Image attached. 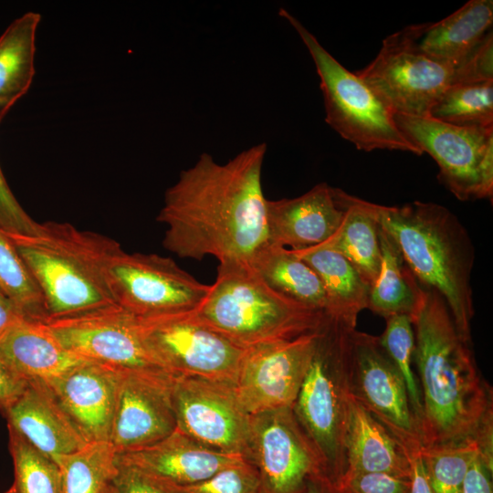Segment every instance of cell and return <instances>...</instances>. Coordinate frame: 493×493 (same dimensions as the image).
<instances>
[{"label":"cell","instance_id":"obj_1","mask_svg":"<svg viewBox=\"0 0 493 493\" xmlns=\"http://www.w3.org/2000/svg\"><path fill=\"white\" fill-rule=\"evenodd\" d=\"M265 142L226 163L206 152L181 171L164 194L157 221L165 225L163 246L179 257L248 263L267 243V200L262 185Z\"/></svg>","mask_w":493,"mask_h":493},{"label":"cell","instance_id":"obj_2","mask_svg":"<svg viewBox=\"0 0 493 493\" xmlns=\"http://www.w3.org/2000/svg\"><path fill=\"white\" fill-rule=\"evenodd\" d=\"M424 288L421 304L411 320L422 402L421 446L474 440L484 459L493 465L492 389L445 299L435 290Z\"/></svg>","mask_w":493,"mask_h":493},{"label":"cell","instance_id":"obj_3","mask_svg":"<svg viewBox=\"0 0 493 493\" xmlns=\"http://www.w3.org/2000/svg\"><path fill=\"white\" fill-rule=\"evenodd\" d=\"M364 205L397 244L418 282L442 296L457 330L470 342L475 249L459 219L435 203L389 206L364 201Z\"/></svg>","mask_w":493,"mask_h":493},{"label":"cell","instance_id":"obj_4","mask_svg":"<svg viewBox=\"0 0 493 493\" xmlns=\"http://www.w3.org/2000/svg\"><path fill=\"white\" fill-rule=\"evenodd\" d=\"M37 285L47 321L117 306L109 266L121 249L114 239L71 224L37 223L29 234H6Z\"/></svg>","mask_w":493,"mask_h":493},{"label":"cell","instance_id":"obj_5","mask_svg":"<svg viewBox=\"0 0 493 493\" xmlns=\"http://www.w3.org/2000/svg\"><path fill=\"white\" fill-rule=\"evenodd\" d=\"M356 323L324 313L314 352L292 407L336 484L346 469V436L351 413L350 372Z\"/></svg>","mask_w":493,"mask_h":493},{"label":"cell","instance_id":"obj_6","mask_svg":"<svg viewBox=\"0 0 493 493\" xmlns=\"http://www.w3.org/2000/svg\"><path fill=\"white\" fill-rule=\"evenodd\" d=\"M194 314L245 349L314 331L324 318L276 292L239 261L219 262L215 281Z\"/></svg>","mask_w":493,"mask_h":493},{"label":"cell","instance_id":"obj_7","mask_svg":"<svg viewBox=\"0 0 493 493\" xmlns=\"http://www.w3.org/2000/svg\"><path fill=\"white\" fill-rule=\"evenodd\" d=\"M278 15L299 36L315 65L322 92L325 121L361 151L397 150L422 155L395 123L393 113L354 72L332 57L287 9Z\"/></svg>","mask_w":493,"mask_h":493},{"label":"cell","instance_id":"obj_8","mask_svg":"<svg viewBox=\"0 0 493 493\" xmlns=\"http://www.w3.org/2000/svg\"><path fill=\"white\" fill-rule=\"evenodd\" d=\"M135 320L146 351L167 372L235 384L246 349L203 323L194 311Z\"/></svg>","mask_w":493,"mask_h":493},{"label":"cell","instance_id":"obj_9","mask_svg":"<svg viewBox=\"0 0 493 493\" xmlns=\"http://www.w3.org/2000/svg\"><path fill=\"white\" fill-rule=\"evenodd\" d=\"M415 39V25L388 36L376 58L354 74L393 114L428 117L451 86L454 67L429 58Z\"/></svg>","mask_w":493,"mask_h":493},{"label":"cell","instance_id":"obj_10","mask_svg":"<svg viewBox=\"0 0 493 493\" xmlns=\"http://www.w3.org/2000/svg\"><path fill=\"white\" fill-rule=\"evenodd\" d=\"M405 137L437 163L439 182L460 201L492 198L493 127H458L393 114Z\"/></svg>","mask_w":493,"mask_h":493},{"label":"cell","instance_id":"obj_11","mask_svg":"<svg viewBox=\"0 0 493 493\" xmlns=\"http://www.w3.org/2000/svg\"><path fill=\"white\" fill-rule=\"evenodd\" d=\"M108 283L115 304L136 318L194 311L210 288L171 257L122 248L109 266Z\"/></svg>","mask_w":493,"mask_h":493},{"label":"cell","instance_id":"obj_12","mask_svg":"<svg viewBox=\"0 0 493 493\" xmlns=\"http://www.w3.org/2000/svg\"><path fill=\"white\" fill-rule=\"evenodd\" d=\"M171 397L177 429L216 451L248 455L250 416L235 384L194 376H174Z\"/></svg>","mask_w":493,"mask_h":493},{"label":"cell","instance_id":"obj_13","mask_svg":"<svg viewBox=\"0 0 493 493\" xmlns=\"http://www.w3.org/2000/svg\"><path fill=\"white\" fill-rule=\"evenodd\" d=\"M246 459L257 469L261 493H299L313 477L327 476L292 408L251 414Z\"/></svg>","mask_w":493,"mask_h":493},{"label":"cell","instance_id":"obj_14","mask_svg":"<svg viewBox=\"0 0 493 493\" xmlns=\"http://www.w3.org/2000/svg\"><path fill=\"white\" fill-rule=\"evenodd\" d=\"M317 330L246 349L235 391L249 414L293 407L314 352Z\"/></svg>","mask_w":493,"mask_h":493},{"label":"cell","instance_id":"obj_15","mask_svg":"<svg viewBox=\"0 0 493 493\" xmlns=\"http://www.w3.org/2000/svg\"><path fill=\"white\" fill-rule=\"evenodd\" d=\"M350 388L352 397L386 427L406 453L421 447L405 383L379 337L355 330Z\"/></svg>","mask_w":493,"mask_h":493},{"label":"cell","instance_id":"obj_16","mask_svg":"<svg viewBox=\"0 0 493 493\" xmlns=\"http://www.w3.org/2000/svg\"><path fill=\"white\" fill-rule=\"evenodd\" d=\"M46 323L65 348L85 361L119 371L169 373L146 351L135 317L118 306Z\"/></svg>","mask_w":493,"mask_h":493},{"label":"cell","instance_id":"obj_17","mask_svg":"<svg viewBox=\"0 0 493 493\" xmlns=\"http://www.w3.org/2000/svg\"><path fill=\"white\" fill-rule=\"evenodd\" d=\"M173 377L120 371L109 439L118 454L151 446L177 429L171 397Z\"/></svg>","mask_w":493,"mask_h":493},{"label":"cell","instance_id":"obj_18","mask_svg":"<svg viewBox=\"0 0 493 493\" xmlns=\"http://www.w3.org/2000/svg\"><path fill=\"white\" fill-rule=\"evenodd\" d=\"M340 190L320 183L298 197L267 200V243L300 250L327 241L345 214Z\"/></svg>","mask_w":493,"mask_h":493},{"label":"cell","instance_id":"obj_19","mask_svg":"<svg viewBox=\"0 0 493 493\" xmlns=\"http://www.w3.org/2000/svg\"><path fill=\"white\" fill-rule=\"evenodd\" d=\"M120 371L83 361L46 383L88 443L109 442Z\"/></svg>","mask_w":493,"mask_h":493},{"label":"cell","instance_id":"obj_20","mask_svg":"<svg viewBox=\"0 0 493 493\" xmlns=\"http://www.w3.org/2000/svg\"><path fill=\"white\" fill-rule=\"evenodd\" d=\"M3 413L8 427L54 460L88 444L44 383L27 382Z\"/></svg>","mask_w":493,"mask_h":493},{"label":"cell","instance_id":"obj_21","mask_svg":"<svg viewBox=\"0 0 493 493\" xmlns=\"http://www.w3.org/2000/svg\"><path fill=\"white\" fill-rule=\"evenodd\" d=\"M118 456L123 461L178 487L201 482L243 457L209 448L178 429L151 446Z\"/></svg>","mask_w":493,"mask_h":493},{"label":"cell","instance_id":"obj_22","mask_svg":"<svg viewBox=\"0 0 493 493\" xmlns=\"http://www.w3.org/2000/svg\"><path fill=\"white\" fill-rule=\"evenodd\" d=\"M0 361L26 382L48 383L85 360L65 348L46 322L24 319L0 338Z\"/></svg>","mask_w":493,"mask_h":493},{"label":"cell","instance_id":"obj_23","mask_svg":"<svg viewBox=\"0 0 493 493\" xmlns=\"http://www.w3.org/2000/svg\"><path fill=\"white\" fill-rule=\"evenodd\" d=\"M492 0H470L436 23L415 25L418 48L440 63L456 67L491 30Z\"/></svg>","mask_w":493,"mask_h":493},{"label":"cell","instance_id":"obj_24","mask_svg":"<svg viewBox=\"0 0 493 493\" xmlns=\"http://www.w3.org/2000/svg\"><path fill=\"white\" fill-rule=\"evenodd\" d=\"M345 472H384L404 477L411 473L410 460L402 445L352 395Z\"/></svg>","mask_w":493,"mask_h":493},{"label":"cell","instance_id":"obj_25","mask_svg":"<svg viewBox=\"0 0 493 493\" xmlns=\"http://www.w3.org/2000/svg\"><path fill=\"white\" fill-rule=\"evenodd\" d=\"M248 264L276 292L311 309L326 311L327 299L321 280L292 249L267 243Z\"/></svg>","mask_w":493,"mask_h":493},{"label":"cell","instance_id":"obj_26","mask_svg":"<svg viewBox=\"0 0 493 493\" xmlns=\"http://www.w3.org/2000/svg\"><path fill=\"white\" fill-rule=\"evenodd\" d=\"M40 20L38 13L26 12L0 36V123L32 84Z\"/></svg>","mask_w":493,"mask_h":493},{"label":"cell","instance_id":"obj_27","mask_svg":"<svg viewBox=\"0 0 493 493\" xmlns=\"http://www.w3.org/2000/svg\"><path fill=\"white\" fill-rule=\"evenodd\" d=\"M293 251L321 280L327 299L324 313L357 323L368 306L370 285L353 265L338 252L318 246Z\"/></svg>","mask_w":493,"mask_h":493},{"label":"cell","instance_id":"obj_28","mask_svg":"<svg viewBox=\"0 0 493 493\" xmlns=\"http://www.w3.org/2000/svg\"><path fill=\"white\" fill-rule=\"evenodd\" d=\"M378 235L381 267L370 287L367 308L384 319L404 314L412 320L421 304L425 288L407 266L394 240L380 226Z\"/></svg>","mask_w":493,"mask_h":493},{"label":"cell","instance_id":"obj_29","mask_svg":"<svg viewBox=\"0 0 493 493\" xmlns=\"http://www.w3.org/2000/svg\"><path fill=\"white\" fill-rule=\"evenodd\" d=\"M340 195L345 205L342 222L335 234L318 246L342 255L371 287L381 267L378 224L366 209L364 200L341 189Z\"/></svg>","mask_w":493,"mask_h":493},{"label":"cell","instance_id":"obj_30","mask_svg":"<svg viewBox=\"0 0 493 493\" xmlns=\"http://www.w3.org/2000/svg\"><path fill=\"white\" fill-rule=\"evenodd\" d=\"M55 461L61 471L63 493H110L118 453L110 442H92Z\"/></svg>","mask_w":493,"mask_h":493},{"label":"cell","instance_id":"obj_31","mask_svg":"<svg viewBox=\"0 0 493 493\" xmlns=\"http://www.w3.org/2000/svg\"><path fill=\"white\" fill-rule=\"evenodd\" d=\"M428 117L458 127H493V81L449 86Z\"/></svg>","mask_w":493,"mask_h":493},{"label":"cell","instance_id":"obj_32","mask_svg":"<svg viewBox=\"0 0 493 493\" xmlns=\"http://www.w3.org/2000/svg\"><path fill=\"white\" fill-rule=\"evenodd\" d=\"M0 290L26 320L47 321L44 299L12 241L0 230Z\"/></svg>","mask_w":493,"mask_h":493},{"label":"cell","instance_id":"obj_33","mask_svg":"<svg viewBox=\"0 0 493 493\" xmlns=\"http://www.w3.org/2000/svg\"><path fill=\"white\" fill-rule=\"evenodd\" d=\"M9 450L13 458L16 493H63L58 463L8 427Z\"/></svg>","mask_w":493,"mask_h":493},{"label":"cell","instance_id":"obj_34","mask_svg":"<svg viewBox=\"0 0 493 493\" xmlns=\"http://www.w3.org/2000/svg\"><path fill=\"white\" fill-rule=\"evenodd\" d=\"M479 446L474 440L421 446L420 455L433 493H462L467 472Z\"/></svg>","mask_w":493,"mask_h":493},{"label":"cell","instance_id":"obj_35","mask_svg":"<svg viewBox=\"0 0 493 493\" xmlns=\"http://www.w3.org/2000/svg\"><path fill=\"white\" fill-rule=\"evenodd\" d=\"M385 320V329L379 341L405 383L418 426L422 402L418 381L413 368L414 334L412 320L404 314L389 316Z\"/></svg>","mask_w":493,"mask_h":493},{"label":"cell","instance_id":"obj_36","mask_svg":"<svg viewBox=\"0 0 493 493\" xmlns=\"http://www.w3.org/2000/svg\"><path fill=\"white\" fill-rule=\"evenodd\" d=\"M176 487L179 493H261L257 469L244 457L201 482Z\"/></svg>","mask_w":493,"mask_h":493},{"label":"cell","instance_id":"obj_37","mask_svg":"<svg viewBox=\"0 0 493 493\" xmlns=\"http://www.w3.org/2000/svg\"><path fill=\"white\" fill-rule=\"evenodd\" d=\"M489 81H493L492 30L454 68L451 85H472Z\"/></svg>","mask_w":493,"mask_h":493},{"label":"cell","instance_id":"obj_38","mask_svg":"<svg viewBox=\"0 0 493 493\" xmlns=\"http://www.w3.org/2000/svg\"><path fill=\"white\" fill-rule=\"evenodd\" d=\"M335 485L339 493H409L410 477L384 472H345Z\"/></svg>","mask_w":493,"mask_h":493},{"label":"cell","instance_id":"obj_39","mask_svg":"<svg viewBox=\"0 0 493 493\" xmlns=\"http://www.w3.org/2000/svg\"><path fill=\"white\" fill-rule=\"evenodd\" d=\"M110 493H179L176 486L121 459Z\"/></svg>","mask_w":493,"mask_h":493},{"label":"cell","instance_id":"obj_40","mask_svg":"<svg viewBox=\"0 0 493 493\" xmlns=\"http://www.w3.org/2000/svg\"><path fill=\"white\" fill-rule=\"evenodd\" d=\"M37 223L15 197L0 167V230L6 234H29Z\"/></svg>","mask_w":493,"mask_h":493},{"label":"cell","instance_id":"obj_41","mask_svg":"<svg viewBox=\"0 0 493 493\" xmlns=\"http://www.w3.org/2000/svg\"><path fill=\"white\" fill-rule=\"evenodd\" d=\"M492 470L493 466L478 452L467 472L462 493H493Z\"/></svg>","mask_w":493,"mask_h":493},{"label":"cell","instance_id":"obj_42","mask_svg":"<svg viewBox=\"0 0 493 493\" xmlns=\"http://www.w3.org/2000/svg\"><path fill=\"white\" fill-rule=\"evenodd\" d=\"M27 382L0 361V410L4 412L25 390Z\"/></svg>","mask_w":493,"mask_h":493},{"label":"cell","instance_id":"obj_43","mask_svg":"<svg viewBox=\"0 0 493 493\" xmlns=\"http://www.w3.org/2000/svg\"><path fill=\"white\" fill-rule=\"evenodd\" d=\"M420 449L408 452L411 465L409 493H433L429 486Z\"/></svg>","mask_w":493,"mask_h":493},{"label":"cell","instance_id":"obj_44","mask_svg":"<svg viewBox=\"0 0 493 493\" xmlns=\"http://www.w3.org/2000/svg\"><path fill=\"white\" fill-rule=\"evenodd\" d=\"M24 319L17 308L0 290V338Z\"/></svg>","mask_w":493,"mask_h":493},{"label":"cell","instance_id":"obj_45","mask_svg":"<svg viewBox=\"0 0 493 493\" xmlns=\"http://www.w3.org/2000/svg\"><path fill=\"white\" fill-rule=\"evenodd\" d=\"M299 493H339L336 485L324 474L313 477Z\"/></svg>","mask_w":493,"mask_h":493},{"label":"cell","instance_id":"obj_46","mask_svg":"<svg viewBox=\"0 0 493 493\" xmlns=\"http://www.w3.org/2000/svg\"><path fill=\"white\" fill-rule=\"evenodd\" d=\"M4 493H16L14 488L11 486Z\"/></svg>","mask_w":493,"mask_h":493}]
</instances>
